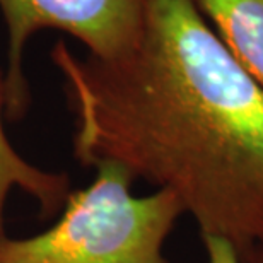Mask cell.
Instances as JSON below:
<instances>
[{
  "label": "cell",
  "mask_w": 263,
  "mask_h": 263,
  "mask_svg": "<svg viewBox=\"0 0 263 263\" xmlns=\"http://www.w3.org/2000/svg\"><path fill=\"white\" fill-rule=\"evenodd\" d=\"M76 115L73 152L117 162L171 192L202 238L238 253L263 245V87L241 67L195 0H147L127 53L51 51Z\"/></svg>",
  "instance_id": "6da1fadb"
},
{
  "label": "cell",
  "mask_w": 263,
  "mask_h": 263,
  "mask_svg": "<svg viewBox=\"0 0 263 263\" xmlns=\"http://www.w3.org/2000/svg\"><path fill=\"white\" fill-rule=\"evenodd\" d=\"M92 183L68 195L48 231L4 239L0 263H167L162 246L183 207L167 190L135 197L130 173L101 162Z\"/></svg>",
  "instance_id": "7a4b0ae2"
},
{
  "label": "cell",
  "mask_w": 263,
  "mask_h": 263,
  "mask_svg": "<svg viewBox=\"0 0 263 263\" xmlns=\"http://www.w3.org/2000/svg\"><path fill=\"white\" fill-rule=\"evenodd\" d=\"M147 0H0L7 28L5 113L23 117L29 91L23 55L29 38L41 29L65 31L89 50V57L111 60L139 41Z\"/></svg>",
  "instance_id": "3957f363"
},
{
  "label": "cell",
  "mask_w": 263,
  "mask_h": 263,
  "mask_svg": "<svg viewBox=\"0 0 263 263\" xmlns=\"http://www.w3.org/2000/svg\"><path fill=\"white\" fill-rule=\"evenodd\" d=\"M236 62L263 87V0H195Z\"/></svg>",
  "instance_id": "277c9868"
},
{
  "label": "cell",
  "mask_w": 263,
  "mask_h": 263,
  "mask_svg": "<svg viewBox=\"0 0 263 263\" xmlns=\"http://www.w3.org/2000/svg\"><path fill=\"white\" fill-rule=\"evenodd\" d=\"M5 87L0 77V243L7 239L4 226V207L9 192L21 188L40 203L43 214H53L62 209L70 195V183L64 173H50L28 162L7 139L4 128Z\"/></svg>",
  "instance_id": "5b68a950"
},
{
  "label": "cell",
  "mask_w": 263,
  "mask_h": 263,
  "mask_svg": "<svg viewBox=\"0 0 263 263\" xmlns=\"http://www.w3.org/2000/svg\"><path fill=\"white\" fill-rule=\"evenodd\" d=\"M205 253H207V263H241L239 253L231 243L220 238H203Z\"/></svg>",
  "instance_id": "8992f818"
},
{
  "label": "cell",
  "mask_w": 263,
  "mask_h": 263,
  "mask_svg": "<svg viewBox=\"0 0 263 263\" xmlns=\"http://www.w3.org/2000/svg\"><path fill=\"white\" fill-rule=\"evenodd\" d=\"M241 263H263V245L253 246V248L239 253Z\"/></svg>",
  "instance_id": "52a82bcc"
}]
</instances>
